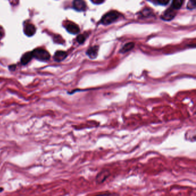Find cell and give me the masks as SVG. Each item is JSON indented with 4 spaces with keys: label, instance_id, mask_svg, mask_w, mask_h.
<instances>
[{
    "label": "cell",
    "instance_id": "18",
    "mask_svg": "<svg viewBox=\"0 0 196 196\" xmlns=\"http://www.w3.org/2000/svg\"><path fill=\"white\" fill-rule=\"evenodd\" d=\"M5 35V32L3 29V28L0 26V40L3 38V37Z\"/></svg>",
    "mask_w": 196,
    "mask_h": 196
},
{
    "label": "cell",
    "instance_id": "5",
    "mask_svg": "<svg viewBox=\"0 0 196 196\" xmlns=\"http://www.w3.org/2000/svg\"><path fill=\"white\" fill-rule=\"evenodd\" d=\"M72 6L74 9L77 11L81 12L86 10V4L85 1L81 0H75L72 2Z\"/></svg>",
    "mask_w": 196,
    "mask_h": 196
},
{
    "label": "cell",
    "instance_id": "17",
    "mask_svg": "<svg viewBox=\"0 0 196 196\" xmlns=\"http://www.w3.org/2000/svg\"><path fill=\"white\" fill-rule=\"evenodd\" d=\"M91 2L96 5H99L104 3L105 1L103 0H91Z\"/></svg>",
    "mask_w": 196,
    "mask_h": 196
},
{
    "label": "cell",
    "instance_id": "13",
    "mask_svg": "<svg viewBox=\"0 0 196 196\" xmlns=\"http://www.w3.org/2000/svg\"><path fill=\"white\" fill-rule=\"evenodd\" d=\"M151 2L154 4H157V5H166L169 3V0H155L151 1Z\"/></svg>",
    "mask_w": 196,
    "mask_h": 196
},
{
    "label": "cell",
    "instance_id": "15",
    "mask_svg": "<svg viewBox=\"0 0 196 196\" xmlns=\"http://www.w3.org/2000/svg\"><path fill=\"white\" fill-rule=\"evenodd\" d=\"M196 7V2L195 1H189L187 3V8L189 10H193L195 9Z\"/></svg>",
    "mask_w": 196,
    "mask_h": 196
},
{
    "label": "cell",
    "instance_id": "19",
    "mask_svg": "<svg viewBox=\"0 0 196 196\" xmlns=\"http://www.w3.org/2000/svg\"><path fill=\"white\" fill-rule=\"evenodd\" d=\"M16 67V65H15V64H13V65H11L9 67V70H11V71H13V70H15V69Z\"/></svg>",
    "mask_w": 196,
    "mask_h": 196
},
{
    "label": "cell",
    "instance_id": "11",
    "mask_svg": "<svg viewBox=\"0 0 196 196\" xmlns=\"http://www.w3.org/2000/svg\"><path fill=\"white\" fill-rule=\"evenodd\" d=\"M135 47V43L133 42L128 43L122 47V48L120 50V53H127L131 50H132Z\"/></svg>",
    "mask_w": 196,
    "mask_h": 196
},
{
    "label": "cell",
    "instance_id": "9",
    "mask_svg": "<svg viewBox=\"0 0 196 196\" xmlns=\"http://www.w3.org/2000/svg\"><path fill=\"white\" fill-rule=\"evenodd\" d=\"M67 53L66 52L63 51H58L54 54L53 59L56 62H60L64 60L67 58Z\"/></svg>",
    "mask_w": 196,
    "mask_h": 196
},
{
    "label": "cell",
    "instance_id": "7",
    "mask_svg": "<svg viewBox=\"0 0 196 196\" xmlns=\"http://www.w3.org/2000/svg\"><path fill=\"white\" fill-rule=\"evenodd\" d=\"M66 30L70 34H74V35L79 33L80 31V29L78 27V26L76 24H75V23H70L68 24L66 26Z\"/></svg>",
    "mask_w": 196,
    "mask_h": 196
},
{
    "label": "cell",
    "instance_id": "16",
    "mask_svg": "<svg viewBox=\"0 0 196 196\" xmlns=\"http://www.w3.org/2000/svg\"><path fill=\"white\" fill-rule=\"evenodd\" d=\"M86 37L83 35H79L77 37V41L79 44H82L85 42Z\"/></svg>",
    "mask_w": 196,
    "mask_h": 196
},
{
    "label": "cell",
    "instance_id": "1",
    "mask_svg": "<svg viewBox=\"0 0 196 196\" xmlns=\"http://www.w3.org/2000/svg\"><path fill=\"white\" fill-rule=\"evenodd\" d=\"M120 16V13L116 10L110 11L102 16L100 21V23L105 26L109 25L116 21Z\"/></svg>",
    "mask_w": 196,
    "mask_h": 196
},
{
    "label": "cell",
    "instance_id": "12",
    "mask_svg": "<svg viewBox=\"0 0 196 196\" xmlns=\"http://www.w3.org/2000/svg\"><path fill=\"white\" fill-rule=\"evenodd\" d=\"M184 1L182 0H174L172 2L171 8L174 10L180 9L182 6Z\"/></svg>",
    "mask_w": 196,
    "mask_h": 196
},
{
    "label": "cell",
    "instance_id": "8",
    "mask_svg": "<svg viewBox=\"0 0 196 196\" xmlns=\"http://www.w3.org/2000/svg\"><path fill=\"white\" fill-rule=\"evenodd\" d=\"M98 49H99V47L98 45L90 47L86 52V54L90 59H94L96 58L97 56Z\"/></svg>",
    "mask_w": 196,
    "mask_h": 196
},
{
    "label": "cell",
    "instance_id": "6",
    "mask_svg": "<svg viewBox=\"0 0 196 196\" xmlns=\"http://www.w3.org/2000/svg\"><path fill=\"white\" fill-rule=\"evenodd\" d=\"M36 27L34 24H27L24 28V32L25 35L28 37H31L34 35L36 33Z\"/></svg>",
    "mask_w": 196,
    "mask_h": 196
},
{
    "label": "cell",
    "instance_id": "14",
    "mask_svg": "<svg viewBox=\"0 0 196 196\" xmlns=\"http://www.w3.org/2000/svg\"><path fill=\"white\" fill-rule=\"evenodd\" d=\"M94 196H119L118 194L115 192H105L102 193H99Z\"/></svg>",
    "mask_w": 196,
    "mask_h": 196
},
{
    "label": "cell",
    "instance_id": "2",
    "mask_svg": "<svg viewBox=\"0 0 196 196\" xmlns=\"http://www.w3.org/2000/svg\"><path fill=\"white\" fill-rule=\"evenodd\" d=\"M33 58L39 61H48L50 59L51 56L50 53L45 49L42 48H36L32 51Z\"/></svg>",
    "mask_w": 196,
    "mask_h": 196
},
{
    "label": "cell",
    "instance_id": "3",
    "mask_svg": "<svg viewBox=\"0 0 196 196\" xmlns=\"http://www.w3.org/2000/svg\"><path fill=\"white\" fill-rule=\"evenodd\" d=\"M110 172L109 170L103 169L100 171L96 177V183L98 185L103 184L110 176Z\"/></svg>",
    "mask_w": 196,
    "mask_h": 196
},
{
    "label": "cell",
    "instance_id": "10",
    "mask_svg": "<svg viewBox=\"0 0 196 196\" xmlns=\"http://www.w3.org/2000/svg\"><path fill=\"white\" fill-rule=\"evenodd\" d=\"M32 58H33V56H32V52L26 53L22 56V57L21 58V63L23 65H26L31 61Z\"/></svg>",
    "mask_w": 196,
    "mask_h": 196
},
{
    "label": "cell",
    "instance_id": "4",
    "mask_svg": "<svg viewBox=\"0 0 196 196\" xmlns=\"http://www.w3.org/2000/svg\"><path fill=\"white\" fill-rule=\"evenodd\" d=\"M176 13L175 10L172 8H169L165 11V12L161 16V18L165 21H170L175 18Z\"/></svg>",
    "mask_w": 196,
    "mask_h": 196
}]
</instances>
